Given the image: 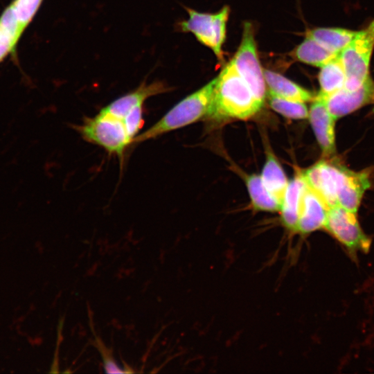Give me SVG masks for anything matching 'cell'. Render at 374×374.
I'll return each mask as SVG.
<instances>
[{
  "label": "cell",
  "instance_id": "cell-12",
  "mask_svg": "<svg viewBox=\"0 0 374 374\" xmlns=\"http://www.w3.org/2000/svg\"><path fill=\"white\" fill-rule=\"evenodd\" d=\"M329 208L323 200L308 186L301 202L296 233L305 235L323 229Z\"/></svg>",
  "mask_w": 374,
  "mask_h": 374
},
{
  "label": "cell",
  "instance_id": "cell-23",
  "mask_svg": "<svg viewBox=\"0 0 374 374\" xmlns=\"http://www.w3.org/2000/svg\"><path fill=\"white\" fill-rule=\"evenodd\" d=\"M143 106L139 107L131 111L123 119L129 135L133 139L139 134L143 123Z\"/></svg>",
  "mask_w": 374,
  "mask_h": 374
},
{
  "label": "cell",
  "instance_id": "cell-22",
  "mask_svg": "<svg viewBox=\"0 0 374 374\" xmlns=\"http://www.w3.org/2000/svg\"><path fill=\"white\" fill-rule=\"evenodd\" d=\"M94 337L95 339L93 344L101 355L105 371L109 373H127L126 370L123 369V368L118 365L112 355V350L109 349L96 335Z\"/></svg>",
  "mask_w": 374,
  "mask_h": 374
},
{
  "label": "cell",
  "instance_id": "cell-18",
  "mask_svg": "<svg viewBox=\"0 0 374 374\" xmlns=\"http://www.w3.org/2000/svg\"><path fill=\"white\" fill-rule=\"evenodd\" d=\"M338 54L330 51L308 37H305V39L291 53L294 60L320 68Z\"/></svg>",
  "mask_w": 374,
  "mask_h": 374
},
{
  "label": "cell",
  "instance_id": "cell-19",
  "mask_svg": "<svg viewBox=\"0 0 374 374\" xmlns=\"http://www.w3.org/2000/svg\"><path fill=\"white\" fill-rule=\"evenodd\" d=\"M319 94L326 96L344 87L346 73L339 53L321 67Z\"/></svg>",
  "mask_w": 374,
  "mask_h": 374
},
{
  "label": "cell",
  "instance_id": "cell-20",
  "mask_svg": "<svg viewBox=\"0 0 374 374\" xmlns=\"http://www.w3.org/2000/svg\"><path fill=\"white\" fill-rule=\"evenodd\" d=\"M271 108L283 116L294 120L308 118L309 110L305 103L285 99L267 93Z\"/></svg>",
  "mask_w": 374,
  "mask_h": 374
},
{
  "label": "cell",
  "instance_id": "cell-15",
  "mask_svg": "<svg viewBox=\"0 0 374 374\" xmlns=\"http://www.w3.org/2000/svg\"><path fill=\"white\" fill-rule=\"evenodd\" d=\"M260 176L268 190L281 206L289 181L269 146L266 148V159Z\"/></svg>",
  "mask_w": 374,
  "mask_h": 374
},
{
  "label": "cell",
  "instance_id": "cell-10",
  "mask_svg": "<svg viewBox=\"0 0 374 374\" xmlns=\"http://www.w3.org/2000/svg\"><path fill=\"white\" fill-rule=\"evenodd\" d=\"M308 118L323 157H335L336 119L331 115L323 98L319 93L312 101Z\"/></svg>",
  "mask_w": 374,
  "mask_h": 374
},
{
  "label": "cell",
  "instance_id": "cell-11",
  "mask_svg": "<svg viewBox=\"0 0 374 374\" xmlns=\"http://www.w3.org/2000/svg\"><path fill=\"white\" fill-rule=\"evenodd\" d=\"M168 90V87L161 81H143L136 89L116 98L101 109L123 120L131 111L143 106L150 97Z\"/></svg>",
  "mask_w": 374,
  "mask_h": 374
},
{
  "label": "cell",
  "instance_id": "cell-17",
  "mask_svg": "<svg viewBox=\"0 0 374 374\" xmlns=\"http://www.w3.org/2000/svg\"><path fill=\"white\" fill-rule=\"evenodd\" d=\"M246 186L253 209L257 211L277 212L280 204L265 186L260 175H245Z\"/></svg>",
  "mask_w": 374,
  "mask_h": 374
},
{
  "label": "cell",
  "instance_id": "cell-21",
  "mask_svg": "<svg viewBox=\"0 0 374 374\" xmlns=\"http://www.w3.org/2000/svg\"><path fill=\"white\" fill-rule=\"evenodd\" d=\"M44 0H12L8 7L21 28L25 31L38 12Z\"/></svg>",
  "mask_w": 374,
  "mask_h": 374
},
{
  "label": "cell",
  "instance_id": "cell-14",
  "mask_svg": "<svg viewBox=\"0 0 374 374\" xmlns=\"http://www.w3.org/2000/svg\"><path fill=\"white\" fill-rule=\"evenodd\" d=\"M264 77L267 93L303 103L312 102L315 97L309 90L276 72L264 69Z\"/></svg>",
  "mask_w": 374,
  "mask_h": 374
},
{
  "label": "cell",
  "instance_id": "cell-9",
  "mask_svg": "<svg viewBox=\"0 0 374 374\" xmlns=\"http://www.w3.org/2000/svg\"><path fill=\"white\" fill-rule=\"evenodd\" d=\"M321 96L328 111L337 120L374 102V81L369 77L357 89L343 87L328 96Z\"/></svg>",
  "mask_w": 374,
  "mask_h": 374
},
{
  "label": "cell",
  "instance_id": "cell-2",
  "mask_svg": "<svg viewBox=\"0 0 374 374\" xmlns=\"http://www.w3.org/2000/svg\"><path fill=\"white\" fill-rule=\"evenodd\" d=\"M216 77L197 91L187 96L157 123L134 137L132 143L154 139L164 134L190 125L210 114Z\"/></svg>",
  "mask_w": 374,
  "mask_h": 374
},
{
  "label": "cell",
  "instance_id": "cell-8",
  "mask_svg": "<svg viewBox=\"0 0 374 374\" xmlns=\"http://www.w3.org/2000/svg\"><path fill=\"white\" fill-rule=\"evenodd\" d=\"M351 255L368 252L371 240L362 229L356 212L340 206L330 207L324 228Z\"/></svg>",
  "mask_w": 374,
  "mask_h": 374
},
{
  "label": "cell",
  "instance_id": "cell-24",
  "mask_svg": "<svg viewBox=\"0 0 374 374\" xmlns=\"http://www.w3.org/2000/svg\"><path fill=\"white\" fill-rule=\"evenodd\" d=\"M372 113L374 114V108L372 110Z\"/></svg>",
  "mask_w": 374,
  "mask_h": 374
},
{
  "label": "cell",
  "instance_id": "cell-6",
  "mask_svg": "<svg viewBox=\"0 0 374 374\" xmlns=\"http://www.w3.org/2000/svg\"><path fill=\"white\" fill-rule=\"evenodd\" d=\"M186 10L188 18L179 23L180 30L193 34L201 44L213 51L220 61L222 60V46L226 37L229 7L225 6L213 14L200 12L188 8Z\"/></svg>",
  "mask_w": 374,
  "mask_h": 374
},
{
  "label": "cell",
  "instance_id": "cell-4",
  "mask_svg": "<svg viewBox=\"0 0 374 374\" xmlns=\"http://www.w3.org/2000/svg\"><path fill=\"white\" fill-rule=\"evenodd\" d=\"M77 130L85 141L118 157H123L132 143L123 121L103 109L93 117L85 118Z\"/></svg>",
  "mask_w": 374,
  "mask_h": 374
},
{
  "label": "cell",
  "instance_id": "cell-3",
  "mask_svg": "<svg viewBox=\"0 0 374 374\" xmlns=\"http://www.w3.org/2000/svg\"><path fill=\"white\" fill-rule=\"evenodd\" d=\"M301 173L308 186L328 205L338 206L352 186L355 171L346 168L336 157L319 161Z\"/></svg>",
  "mask_w": 374,
  "mask_h": 374
},
{
  "label": "cell",
  "instance_id": "cell-7",
  "mask_svg": "<svg viewBox=\"0 0 374 374\" xmlns=\"http://www.w3.org/2000/svg\"><path fill=\"white\" fill-rule=\"evenodd\" d=\"M231 61L254 96L264 104L267 89L251 23L244 24L240 44Z\"/></svg>",
  "mask_w": 374,
  "mask_h": 374
},
{
  "label": "cell",
  "instance_id": "cell-13",
  "mask_svg": "<svg viewBox=\"0 0 374 374\" xmlns=\"http://www.w3.org/2000/svg\"><path fill=\"white\" fill-rule=\"evenodd\" d=\"M307 187L301 170H297L289 181L279 211L282 224L291 233H296L301 202Z\"/></svg>",
  "mask_w": 374,
  "mask_h": 374
},
{
  "label": "cell",
  "instance_id": "cell-5",
  "mask_svg": "<svg viewBox=\"0 0 374 374\" xmlns=\"http://www.w3.org/2000/svg\"><path fill=\"white\" fill-rule=\"evenodd\" d=\"M373 50L374 19L357 31L352 41L339 53L346 73V89H357L371 77L369 67Z\"/></svg>",
  "mask_w": 374,
  "mask_h": 374
},
{
  "label": "cell",
  "instance_id": "cell-1",
  "mask_svg": "<svg viewBox=\"0 0 374 374\" xmlns=\"http://www.w3.org/2000/svg\"><path fill=\"white\" fill-rule=\"evenodd\" d=\"M230 61L216 77L214 97L208 116L247 120L262 107Z\"/></svg>",
  "mask_w": 374,
  "mask_h": 374
},
{
  "label": "cell",
  "instance_id": "cell-16",
  "mask_svg": "<svg viewBox=\"0 0 374 374\" xmlns=\"http://www.w3.org/2000/svg\"><path fill=\"white\" fill-rule=\"evenodd\" d=\"M357 31L339 27H319L307 31L310 37L335 53L340 52L352 41Z\"/></svg>",
  "mask_w": 374,
  "mask_h": 374
}]
</instances>
